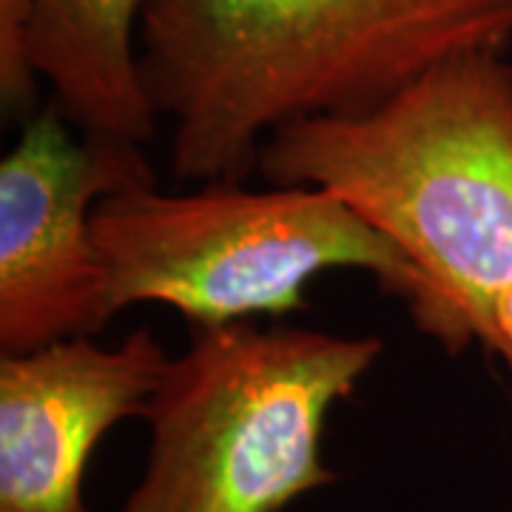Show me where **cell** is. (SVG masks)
I'll return each mask as SVG.
<instances>
[{"instance_id":"6da1fadb","label":"cell","mask_w":512,"mask_h":512,"mask_svg":"<svg viewBox=\"0 0 512 512\" xmlns=\"http://www.w3.org/2000/svg\"><path fill=\"white\" fill-rule=\"evenodd\" d=\"M512 40V0H148L140 69L174 180L245 183L276 128L382 106Z\"/></svg>"},{"instance_id":"7a4b0ae2","label":"cell","mask_w":512,"mask_h":512,"mask_svg":"<svg viewBox=\"0 0 512 512\" xmlns=\"http://www.w3.org/2000/svg\"><path fill=\"white\" fill-rule=\"evenodd\" d=\"M256 171L350 205L410 262L407 311L444 353L495 356L493 302L512 282V66L450 57L376 109L276 128Z\"/></svg>"},{"instance_id":"3957f363","label":"cell","mask_w":512,"mask_h":512,"mask_svg":"<svg viewBox=\"0 0 512 512\" xmlns=\"http://www.w3.org/2000/svg\"><path fill=\"white\" fill-rule=\"evenodd\" d=\"M376 336L234 322L191 328L148 404V456L120 512H285L333 484L330 410L382 356Z\"/></svg>"},{"instance_id":"277c9868","label":"cell","mask_w":512,"mask_h":512,"mask_svg":"<svg viewBox=\"0 0 512 512\" xmlns=\"http://www.w3.org/2000/svg\"><path fill=\"white\" fill-rule=\"evenodd\" d=\"M92 239L109 319L143 302L174 308L188 328L282 319L308 308L305 291L325 271H365L404 302L416 288L390 239L311 185H131L94 205Z\"/></svg>"},{"instance_id":"5b68a950","label":"cell","mask_w":512,"mask_h":512,"mask_svg":"<svg viewBox=\"0 0 512 512\" xmlns=\"http://www.w3.org/2000/svg\"><path fill=\"white\" fill-rule=\"evenodd\" d=\"M154 183L143 143L111 134L74 140L55 109L26 120L0 163L3 353L94 336L109 325L92 211L114 191Z\"/></svg>"},{"instance_id":"8992f818","label":"cell","mask_w":512,"mask_h":512,"mask_svg":"<svg viewBox=\"0 0 512 512\" xmlns=\"http://www.w3.org/2000/svg\"><path fill=\"white\" fill-rule=\"evenodd\" d=\"M171 356L148 328L0 356V512H89L83 478L114 424L146 416Z\"/></svg>"},{"instance_id":"52a82bcc","label":"cell","mask_w":512,"mask_h":512,"mask_svg":"<svg viewBox=\"0 0 512 512\" xmlns=\"http://www.w3.org/2000/svg\"><path fill=\"white\" fill-rule=\"evenodd\" d=\"M148 0H29V60L52 106L83 134L134 143L154 137L160 114L140 69Z\"/></svg>"},{"instance_id":"ba28073f","label":"cell","mask_w":512,"mask_h":512,"mask_svg":"<svg viewBox=\"0 0 512 512\" xmlns=\"http://www.w3.org/2000/svg\"><path fill=\"white\" fill-rule=\"evenodd\" d=\"M37 80L29 60V0H0V106L6 120H32Z\"/></svg>"},{"instance_id":"9c48e42d","label":"cell","mask_w":512,"mask_h":512,"mask_svg":"<svg viewBox=\"0 0 512 512\" xmlns=\"http://www.w3.org/2000/svg\"><path fill=\"white\" fill-rule=\"evenodd\" d=\"M493 325L495 339H498V350L495 356L510 367L512 373V282L504 291L495 296L493 302Z\"/></svg>"},{"instance_id":"30bf717a","label":"cell","mask_w":512,"mask_h":512,"mask_svg":"<svg viewBox=\"0 0 512 512\" xmlns=\"http://www.w3.org/2000/svg\"><path fill=\"white\" fill-rule=\"evenodd\" d=\"M510 512H512V510H510Z\"/></svg>"}]
</instances>
